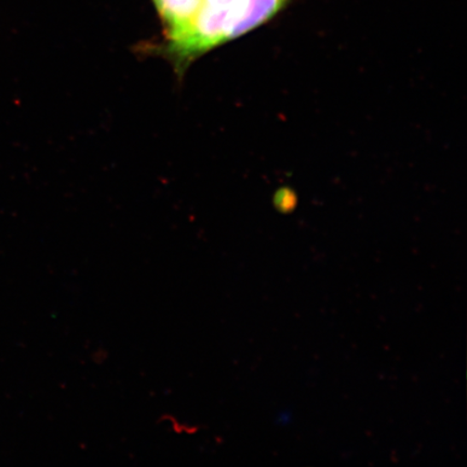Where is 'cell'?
<instances>
[{
  "label": "cell",
  "mask_w": 467,
  "mask_h": 467,
  "mask_svg": "<svg viewBox=\"0 0 467 467\" xmlns=\"http://www.w3.org/2000/svg\"><path fill=\"white\" fill-rule=\"evenodd\" d=\"M248 0H203L202 7L231 11L237 17V37L242 36V25L246 14Z\"/></svg>",
  "instance_id": "obj_2"
},
{
  "label": "cell",
  "mask_w": 467,
  "mask_h": 467,
  "mask_svg": "<svg viewBox=\"0 0 467 467\" xmlns=\"http://www.w3.org/2000/svg\"><path fill=\"white\" fill-rule=\"evenodd\" d=\"M166 26L167 43L182 34L195 19L203 0H154Z\"/></svg>",
  "instance_id": "obj_1"
}]
</instances>
